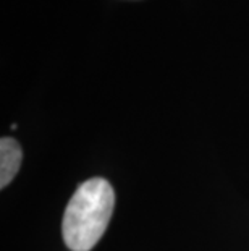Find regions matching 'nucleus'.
<instances>
[{
	"label": "nucleus",
	"instance_id": "nucleus-1",
	"mask_svg": "<svg viewBox=\"0 0 249 251\" xmlns=\"http://www.w3.org/2000/svg\"><path fill=\"white\" fill-rule=\"evenodd\" d=\"M115 193L104 178H91L78 186L63 214L62 233L71 251H91L112 219Z\"/></svg>",
	"mask_w": 249,
	"mask_h": 251
},
{
	"label": "nucleus",
	"instance_id": "nucleus-2",
	"mask_svg": "<svg viewBox=\"0 0 249 251\" xmlns=\"http://www.w3.org/2000/svg\"><path fill=\"white\" fill-rule=\"evenodd\" d=\"M21 165V148L10 136L0 140V188H5L17 175Z\"/></svg>",
	"mask_w": 249,
	"mask_h": 251
}]
</instances>
